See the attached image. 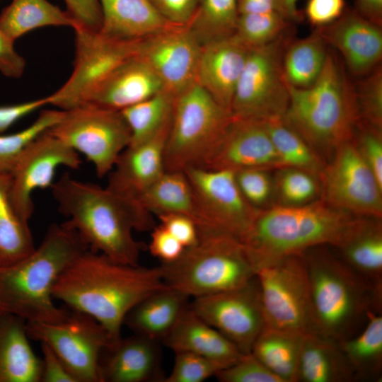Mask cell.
Wrapping results in <instances>:
<instances>
[{
  "label": "cell",
  "instance_id": "cell-1",
  "mask_svg": "<svg viewBox=\"0 0 382 382\" xmlns=\"http://www.w3.org/2000/svg\"><path fill=\"white\" fill-rule=\"evenodd\" d=\"M166 286L159 267L124 264L87 249L60 274L52 296L69 309L96 320L106 330L112 344L121 337L129 312Z\"/></svg>",
  "mask_w": 382,
  "mask_h": 382
},
{
  "label": "cell",
  "instance_id": "cell-2",
  "mask_svg": "<svg viewBox=\"0 0 382 382\" xmlns=\"http://www.w3.org/2000/svg\"><path fill=\"white\" fill-rule=\"evenodd\" d=\"M59 212L77 231L88 249L110 259L138 265L141 244L134 231L151 230V214L138 202L64 173L51 186Z\"/></svg>",
  "mask_w": 382,
  "mask_h": 382
},
{
  "label": "cell",
  "instance_id": "cell-3",
  "mask_svg": "<svg viewBox=\"0 0 382 382\" xmlns=\"http://www.w3.org/2000/svg\"><path fill=\"white\" fill-rule=\"evenodd\" d=\"M87 249L77 231L65 222L51 224L31 253L0 267V313L15 315L26 322L62 320L69 308L55 305L53 287L66 267Z\"/></svg>",
  "mask_w": 382,
  "mask_h": 382
},
{
  "label": "cell",
  "instance_id": "cell-4",
  "mask_svg": "<svg viewBox=\"0 0 382 382\" xmlns=\"http://www.w3.org/2000/svg\"><path fill=\"white\" fill-rule=\"evenodd\" d=\"M307 270L317 333L337 342L359 333L381 313L382 288L350 267L329 245L301 254Z\"/></svg>",
  "mask_w": 382,
  "mask_h": 382
},
{
  "label": "cell",
  "instance_id": "cell-5",
  "mask_svg": "<svg viewBox=\"0 0 382 382\" xmlns=\"http://www.w3.org/2000/svg\"><path fill=\"white\" fill-rule=\"evenodd\" d=\"M289 101L283 117L321 158H330L353 138L360 122L354 83L337 52L328 50L323 70L311 86L288 84Z\"/></svg>",
  "mask_w": 382,
  "mask_h": 382
},
{
  "label": "cell",
  "instance_id": "cell-6",
  "mask_svg": "<svg viewBox=\"0 0 382 382\" xmlns=\"http://www.w3.org/2000/svg\"><path fill=\"white\" fill-rule=\"evenodd\" d=\"M357 218L323 199L298 206L277 204L260 209L241 242L257 272L314 247L338 245Z\"/></svg>",
  "mask_w": 382,
  "mask_h": 382
},
{
  "label": "cell",
  "instance_id": "cell-7",
  "mask_svg": "<svg viewBox=\"0 0 382 382\" xmlns=\"http://www.w3.org/2000/svg\"><path fill=\"white\" fill-rule=\"evenodd\" d=\"M159 268L166 286L192 299L236 289L256 275L243 243L213 232H199L195 245Z\"/></svg>",
  "mask_w": 382,
  "mask_h": 382
},
{
  "label": "cell",
  "instance_id": "cell-8",
  "mask_svg": "<svg viewBox=\"0 0 382 382\" xmlns=\"http://www.w3.org/2000/svg\"><path fill=\"white\" fill-rule=\"evenodd\" d=\"M233 120L197 83L175 96L165 150L166 171L205 168Z\"/></svg>",
  "mask_w": 382,
  "mask_h": 382
},
{
  "label": "cell",
  "instance_id": "cell-9",
  "mask_svg": "<svg viewBox=\"0 0 382 382\" xmlns=\"http://www.w3.org/2000/svg\"><path fill=\"white\" fill-rule=\"evenodd\" d=\"M289 28L272 42L250 50L234 91L233 118L268 120L284 117L289 101L282 70Z\"/></svg>",
  "mask_w": 382,
  "mask_h": 382
},
{
  "label": "cell",
  "instance_id": "cell-10",
  "mask_svg": "<svg viewBox=\"0 0 382 382\" xmlns=\"http://www.w3.org/2000/svg\"><path fill=\"white\" fill-rule=\"evenodd\" d=\"M265 327L305 337L316 331L310 284L301 255L259 269Z\"/></svg>",
  "mask_w": 382,
  "mask_h": 382
},
{
  "label": "cell",
  "instance_id": "cell-11",
  "mask_svg": "<svg viewBox=\"0 0 382 382\" xmlns=\"http://www.w3.org/2000/svg\"><path fill=\"white\" fill-rule=\"evenodd\" d=\"M49 131L91 162L98 178L109 174L132 139L121 111L90 105L64 110Z\"/></svg>",
  "mask_w": 382,
  "mask_h": 382
},
{
  "label": "cell",
  "instance_id": "cell-12",
  "mask_svg": "<svg viewBox=\"0 0 382 382\" xmlns=\"http://www.w3.org/2000/svg\"><path fill=\"white\" fill-rule=\"evenodd\" d=\"M183 172L192 189L199 232L226 234L241 241L260 209L242 195L234 172L199 167Z\"/></svg>",
  "mask_w": 382,
  "mask_h": 382
},
{
  "label": "cell",
  "instance_id": "cell-13",
  "mask_svg": "<svg viewBox=\"0 0 382 382\" xmlns=\"http://www.w3.org/2000/svg\"><path fill=\"white\" fill-rule=\"evenodd\" d=\"M26 329L30 340L45 343L54 351L76 382H101L100 357L112 341L93 318L69 309L61 321L26 322Z\"/></svg>",
  "mask_w": 382,
  "mask_h": 382
},
{
  "label": "cell",
  "instance_id": "cell-14",
  "mask_svg": "<svg viewBox=\"0 0 382 382\" xmlns=\"http://www.w3.org/2000/svg\"><path fill=\"white\" fill-rule=\"evenodd\" d=\"M73 71L57 91L47 96L48 105L62 110L82 106L93 91L119 65L136 55L141 40H121L98 31L74 28Z\"/></svg>",
  "mask_w": 382,
  "mask_h": 382
},
{
  "label": "cell",
  "instance_id": "cell-15",
  "mask_svg": "<svg viewBox=\"0 0 382 382\" xmlns=\"http://www.w3.org/2000/svg\"><path fill=\"white\" fill-rule=\"evenodd\" d=\"M320 176L322 199L357 217L381 219L382 185L352 139L340 145Z\"/></svg>",
  "mask_w": 382,
  "mask_h": 382
},
{
  "label": "cell",
  "instance_id": "cell-16",
  "mask_svg": "<svg viewBox=\"0 0 382 382\" xmlns=\"http://www.w3.org/2000/svg\"><path fill=\"white\" fill-rule=\"evenodd\" d=\"M190 307L242 354L251 352L265 325L256 275L236 289L194 298Z\"/></svg>",
  "mask_w": 382,
  "mask_h": 382
},
{
  "label": "cell",
  "instance_id": "cell-17",
  "mask_svg": "<svg viewBox=\"0 0 382 382\" xmlns=\"http://www.w3.org/2000/svg\"><path fill=\"white\" fill-rule=\"evenodd\" d=\"M79 154L49 129L25 149L11 172V197L20 216L28 221L34 211L33 194L51 187L58 168H80Z\"/></svg>",
  "mask_w": 382,
  "mask_h": 382
},
{
  "label": "cell",
  "instance_id": "cell-18",
  "mask_svg": "<svg viewBox=\"0 0 382 382\" xmlns=\"http://www.w3.org/2000/svg\"><path fill=\"white\" fill-rule=\"evenodd\" d=\"M202 45L187 26L171 25L140 40L137 55L177 96L197 83Z\"/></svg>",
  "mask_w": 382,
  "mask_h": 382
},
{
  "label": "cell",
  "instance_id": "cell-19",
  "mask_svg": "<svg viewBox=\"0 0 382 382\" xmlns=\"http://www.w3.org/2000/svg\"><path fill=\"white\" fill-rule=\"evenodd\" d=\"M315 30L328 45L339 52L352 75L361 78L381 64L382 26L366 19L354 8L345 10L335 21Z\"/></svg>",
  "mask_w": 382,
  "mask_h": 382
},
{
  "label": "cell",
  "instance_id": "cell-20",
  "mask_svg": "<svg viewBox=\"0 0 382 382\" xmlns=\"http://www.w3.org/2000/svg\"><path fill=\"white\" fill-rule=\"evenodd\" d=\"M205 168L270 170L282 168V164L263 120L233 118Z\"/></svg>",
  "mask_w": 382,
  "mask_h": 382
},
{
  "label": "cell",
  "instance_id": "cell-21",
  "mask_svg": "<svg viewBox=\"0 0 382 382\" xmlns=\"http://www.w3.org/2000/svg\"><path fill=\"white\" fill-rule=\"evenodd\" d=\"M170 121L155 135L129 144L121 153L108 174V189L138 202L142 193L166 171L165 150Z\"/></svg>",
  "mask_w": 382,
  "mask_h": 382
},
{
  "label": "cell",
  "instance_id": "cell-22",
  "mask_svg": "<svg viewBox=\"0 0 382 382\" xmlns=\"http://www.w3.org/2000/svg\"><path fill=\"white\" fill-rule=\"evenodd\" d=\"M163 90L159 78L137 54L112 71L93 91L82 106L122 111Z\"/></svg>",
  "mask_w": 382,
  "mask_h": 382
},
{
  "label": "cell",
  "instance_id": "cell-23",
  "mask_svg": "<svg viewBox=\"0 0 382 382\" xmlns=\"http://www.w3.org/2000/svg\"><path fill=\"white\" fill-rule=\"evenodd\" d=\"M250 50L234 35L202 45L197 83L229 112Z\"/></svg>",
  "mask_w": 382,
  "mask_h": 382
},
{
  "label": "cell",
  "instance_id": "cell-24",
  "mask_svg": "<svg viewBox=\"0 0 382 382\" xmlns=\"http://www.w3.org/2000/svg\"><path fill=\"white\" fill-rule=\"evenodd\" d=\"M158 342L135 333L107 347L100 359L101 382L163 381Z\"/></svg>",
  "mask_w": 382,
  "mask_h": 382
},
{
  "label": "cell",
  "instance_id": "cell-25",
  "mask_svg": "<svg viewBox=\"0 0 382 382\" xmlns=\"http://www.w3.org/2000/svg\"><path fill=\"white\" fill-rule=\"evenodd\" d=\"M162 341L174 352H192L215 361L223 369L235 363L243 354L231 341L198 316L190 303Z\"/></svg>",
  "mask_w": 382,
  "mask_h": 382
},
{
  "label": "cell",
  "instance_id": "cell-26",
  "mask_svg": "<svg viewBox=\"0 0 382 382\" xmlns=\"http://www.w3.org/2000/svg\"><path fill=\"white\" fill-rule=\"evenodd\" d=\"M102 11L99 30L105 37L138 40L173 25L156 11L150 0H98Z\"/></svg>",
  "mask_w": 382,
  "mask_h": 382
},
{
  "label": "cell",
  "instance_id": "cell-27",
  "mask_svg": "<svg viewBox=\"0 0 382 382\" xmlns=\"http://www.w3.org/2000/svg\"><path fill=\"white\" fill-rule=\"evenodd\" d=\"M29 340L23 318L0 313V382H40L41 358Z\"/></svg>",
  "mask_w": 382,
  "mask_h": 382
},
{
  "label": "cell",
  "instance_id": "cell-28",
  "mask_svg": "<svg viewBox=\"0 0 382 382\" xmlns=\"http://www.w3.org/2000/svg\"><path fill=\"white\" fill-rule=\"evenodd\" d=\"M381 219L358 217L341 243L332 248L350 267L382 288Z\"/></svg>",
  "mask_w": 382,
  "mask_h": 382
},
{
  "label": "cell",
  "instance_id": "cell-29",
  "mask_svg": "<svg viewBox=\"0 0 382 382\" xmlns=\"http://www.w3.org/2000/svg\"><path fill=\"white\" fill-rule=\"evenodd\" d=\"M354 381V373L339 342L318 334L303 337L295 382Z\"/></svg>",
  "mask_w": 382,
  "mask_h": 382
},
{
  "label": "cell",
  "instance_id": "cell-30",
  "mask_svg": "<svg viewBox=\"0 0 382 382\" xmlns=\"http://www.w3.org/2000/svg\"><path fill=\"white\" fill-rule=\"evenodd\" d=\"M189 299L166 286L137 304L127 315L124 325L136 334L163 340L189 305Z\"/></svg>",
  "mask_w": 382,
  "mask_h": 382
},
{
  "label": "cell",
  "instance_id": "cell-31",
  "mask_svg": "<svg viewBox=\"0 0 382 382\" xmlns=\"http://www.w3.org/2000/svg\"><path fill=\"white\" fill-rule=\"evenodd\" d=\"M11 182V173L0 172V267L21 260L35 248L28 221L12 202Z\"/></svg>",
  "mask_w": 382,
  "mask_h": 382
},
{
  "label": "cell",
  "instance_id": "cell-32",
  "mask_svg": "<svg viewBox=\"0 0 382 382\" xmlns=\"http://www.w3.org/2000/svg\"><path fill=\"white\" fill-rule=\"evenodd\" d=\"M76 23L66 11L47 0H12L0 13V29L13 40L36 28Z\"/></svg>",
  "mask_w": 382,
  "mask_h": 382
},
{
  "label": "cell",
  "instance_id": "cell-33",
  "mask_svg": "<svg viewBox=\"0 0 382 382\" xmlns=\"http://www.w3.org/2000/svg\"><path fill=\"white\" fill-rule=\"evenodd\" d=\"M339 343L354 373L356 381H381V313H371L359 333Z\"/></svg>",
  "mask_w": 382,
  "mask_h": 382
},
{
  "label": "cell",
  "instance_id": "cell-34",
  "mask_svg": "<svg viewBox=\"0 0 382 382\" xmlns=\"http://www.w3.org/2000/svg\"><path fill=\"white\" fill-rule=\"evenodd\" d=\"M328 50V45L315 30L306 37L291 39L282 57L287 84L299 88L313 84L323 70Z\"/></svg>",
  "mask_w": 382,
  "mask_h": 382
},
{
  "label": "cell",
  "instance_id": "cell-35",
  "mask_svg": "<svg viewBox=\"0 0 382 382\" xmlns=\"http://www.w3.org/2000/svg\"><path fill=\"white\" fill-rule=\"evenodd\" d=\"M303 337L264 327L251 353L282 382H295Z\"/></svg>",
  "mask_w": 382,
  "mask_h": 382
},
{
  "label": "cell",
  "instance_id": "cell-36",
  "mask_svg": "<svg viewBox=\"0 0 382 382\" xmlns=\"http://www.w3.org/2000/svg\"><path fill=\"white\" fill-rule=\"evenodd\" d=\"M138 202L151 214H182L195 220L192 189L182 171L166 170L142 193Z\"/></svg>",
  "mask_w": 382,
  "mask_h": 382
},
{
  "label": "cell",
  "instance_id": "cell-37",
  "mask_svg": "<svg viewBox=\"0 0 382 382\" xmlns=\"http://www.w3.org/2000/svg\"><path fill=\"white\" fill-rule=\"evenodd\" d=\"M279 158L282 168L305 170L320 178L325 163L306 140L283 117L264 121Z\"/></svg>",
  "mask_w": 382,
  "mask_h": 382
},
{
  "label": "cell",
  "instance_id": "cell-38",
  "mask_svg": "<svg viewBox=\"0 0 382 382\" xmlns=\"http://www.w3.org/2000/svg\"><path fill=\"white\" fill-rule=\"evenodd\" d=\"M238 17V0H199L187 27L203 45L233 35Z\"/></svg>",
  "mask_w": 382,
  "mask_h": 382
},
{
  "label": "cell",
  "instance_id": "cell-39",
  "mask_svg": "<svg viewBox=\"0 0 382 382\" xmlns=\"http://www.w3.org/2000/svg\"><path fill=\"white\" fill-rule=\"evenodd\" d=\"M175 98L173 94L163 90L121 111L131 131L129 144L151 137L170 121Z\"/></svg>",
  "mask_w": 382,
  "mask_h": 382
},
{
  "label": "cell",
  "instance_id": "cell-40",
  "mask_svg": "<svg viewBox=\"0 0 382 382\" xmlns=\"http://www.w3.org/2000/svg\"><path fill=\"white\" fill-rule=\"evenodd\" d=\"M291 23L277 11L239 14L234 35L252 50L276 40L289 28Z\"/></svg>",
  "mask_w": 382,
  "mask_h": 382
},
{
  "label": "cell",
  "instance_id": "cell-41",
  "mask_svg": "<svg viewBox=\"0 0 382 382\" xmlns=\"http://www.w3.org/2000/svg\"><path fill=\"white\" fill-rule=\"evenodd\" d=\"M64 115L62 110H45L23 130L9 134H0V172L11 173L28 145L58 123Z\"/></svg>",
  "mask_w": 382,
  "mask_h": 382
},
{
  "label": "cell",
  "instance_id": "cell-42",
  "mask_svg": "<svg viewBox=\"0 0 382 382\" xmlns=\"http://www.w3.org/2000/svg\"><path fill=\"white\" fill-rule=\"evenodd\" d=\"M278 170L274 185L279 204L303 205L314 201L320 192L319 178L311 173L294 168Z\"/></svg>",
  "mask_w": 382,
  "mask_h": 382
},
{
  "label": "cell",
  "instance_id": "cell-43",
  "mask_svg": "<svg viewBox=\"0 0 382 382\" xmlns=\"http://www.w3.org/2000/svg\"><path fill=\"white\" fill-rule=\"evenodd\" d=\"M360 121L382 129L381 64L354 83Z\"/></svg>",
  "mask_w": 382,
  "mask_h": 382
},
{
  "label": "cell",
  "instance_id": "cell-44",
  "mask_svg": "<svg viewBox=\"0 0 382 382\" xmlns=\"http://www.w3.org/2000/svg\"><path fill=\"white\" fill-rule=\"evenodd\" d=\"M223 368L215 361L202 356L188 352H175L170 374L163 382H203Z\"/></svg>",
  "mask_w": 382,
  "mask_h": 382
},
{
  "label": "cell",
  "instance_id": "cell-45",
  "mask_svg": "<svg viewBox=\"0 0 382 382\" xmlns=\"http://www.w3.org/2000/svg\"><path fill=\"white\" fill-rule=\"evenodd\" d=\"M237 185L244 198L253 207L262 209L274 193V180L268 170L243 169L234 172Z\"/></svg>",
  "mask_w": 382,
  "mask_h": 382
},
{
  "label": "cell",
  "instance_id": "cell-46",
  "mask_svg": "<svg viewBox=\"0 0 382 382\" xmlns=\"http://www.w3.org/2000/svg\"><path fill=\"white\" fill-rule=\"evenodd\" d=\"M221 382H282L251 352L243 354L231 366L215 376Z\"/></svg>",
  "mask_w": 382,
  "mask_h": 382
},
{
  "label": "cell",
  "instance_id": "cell-47",
  "mask_svg": "<svg viewBox=\"0 0 382 382\" xmlns=\"http://www.w3.org/2000/svg\"><path fill=\"white\" fill-rule=\"evenodd\" d=\"M352 139L364 162L382 185V129L360 121Z\"/></svg>",
  "mask_w": 382,
  "mask_h": 382
},
{
  "label": "cell",
  "instance_id": "cell-48",
  "mask_svg": "<svg viewBox=\"0 0 382 382\" xmlns=\"http://www.w3.org/2000/svg\"><path fill=\"white\" fill-rule=\"evenodd\" d=\"M66 11L76 26L98 31L102 25V11L98 0H64ZM73 28V29H74Z\"/></svg>",
  "mask_w": 382,
  "mask_h": 382
},
{
  "label": "cell",
  "instance_id": "cell-49",
  "mask_svg": "<svg viewBox=\"0 0 382 382\" xmlns=\"http://www.w3.org/2000/svg\"><path fill=\"white\" fill-rule=\"evenodd\" d=\"M160 224L170 232L185 248L199 241V231L195 220L185 214H166L158 216Z\"/></svg>",
  "mask_w": 382,
  "mask_h": 382
},
{
  "label": "cell",
  "instance_id": "cell-50",
  "mask_svg": "<svg viewBox=\"0 0 382 382\" xmlns=\"http://www.w3.org/2000/svg\"><path fill=\"white\" fill-rule=\"evenodd\" d=\"M151 231L149 250L153 256L162 263L172 262L180 257L185 247L170 232L161 224Z\"/></svg>",
  "mask_w": 382,
  "mask_h": 382
},
{
  "label": "cell",
  "instance_id": "cell-51",
  "mask_svg": "<svg viewBox=\"0 0 382 382\" xmlns=\"http://www.w3.org/2000/svg\"><path fill=\"white\" fill-rule=\"evenodd\" d=\"M159 14L173 25L187 26L192 20L199 0H150Z\"/></svg>",
  "mask_w": 382,
  "mask_h": 382
},
{
  "label": "cell",
  "instance_id": "cell-52",
  "mask_svg": "<svg viewBox=\"0 0 382 382\" xmlns=\"http://www.w3.org/2000/svg\"><path fill=\"white\" fill-rule=\"evenodd\" d=\"M345 11V0H308L305 15L309 23L316 28L335 21Z\"/></svg>",
  "mask_w": 382,
  "mask_h": 382
},
{
  "label": "cell",
  "instance_id": "cell-53",
  "mask_svg": "<svg viewBox=\"0 0 382 382\" xmlns=\"http://www.w3.org/2000/svg\"><path fill=\"white\" fill-rule=\"evenodd\" d=\"M14 42L0 29V73L8 78L18 79L24 73L26 62L15 50Z\"/></svg>",
  "mask_w": 382,
  "mask_h": 382
},
{
  "label": "cell",
  "instance_id": "cell-54",
  "mask_svg": "<svg viewBox=\"0 0 382 382\" xmlns=\"http://www.w3.org/2000/svg\"><path fill=\"white\" fill-rule=\"evenodd\" d=\"M40 344L42 353L40 382H76L54 351L47 345Z\"/></svg>",
  "mask_w": 382,
  "mask_h": 382
},
{
  "label": "cell",
  "instance_id": "cell-55",
  "mask_svg": "<svg viewBox=\"0 0 382 382\" xmlns=\"http://www.w3.org/2000/svg\"><path fill=\"white\" fill-rule=\"evenodd\" d=\"M48 105L47 96L21 103L0 106V134H3L21 118Z\"/></svg>",
  "mask_w": 382,
  "mask_h": 382
},
{
  "label": "cell",
  "instance_id": "cell-56",
  "mask_svg": "<svg viewBox=\"0 0 382 382\" xmlns=\"http://www.w3.org/2000/svg\"><path fill=\"white\" fill-rule=\"evenodd\" d=\"M354 9L366 19L382 26V0H355Z\"/></svg>",
  "mask_w": 382,
  "mask_h": 382
},
{
  "label": "cell",
  "instance_id": "cell-57",
  "mask_svg": "<svg viewBox=\"0 0 382 382\" xmlns=\"http://www.w3.org/2000/svg\"><path fill=\"white\" fill-rule=\"evenodd\" d=\"M239 14L277 11L276 0H238Z\"/></svg>",
  "mask_w": 382,
  "mask_h": 382
},
{
  "label": "cell",
  "instance_id": "cell-58",
  "mask_svg": "<svg viewBox=\"0 0 382 382\" xmlns=\"http://www.w3.org/2000/svg\"><path fill=\"white\" fill-rule=\"evenodd\" d=\"M298 0H276L277 11L288 21L294 23L302 19L301 13L297 8Z\"/></svg>",
  "mask_w": 382,
  "mask_h": 382
},
{
  "label": "cell",
  "instance_id": "cell-59",
  "mask_svg": "<svg viewBox=\"0 0 382 382\" xmlns=\"http://www.w3.org/2000/svg\"><path fill=\"white\" fill-rule=\"evenodd\" d=\"M1 1V0H0V1Z\"/></svg>",
  "mask_w": 382,
  "mask_h": 382
}]
</instances>
